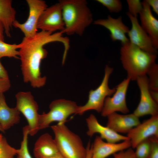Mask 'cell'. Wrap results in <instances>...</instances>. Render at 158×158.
Masks as SVG:
<instances>
[{"label":"cell","mask_w":158,"mask_h":158,"mask_svg":"<svg viewBox=\"0 0 158 158\" xmlns=\"http://www.w3.org/2000/svg\"><path fill=\"white\" fill-rule=\"evenodd\" d=\"M63 34L61 31L53 33L41 31L32 37H24L21 42L18 44L25 83H29L34 88H39L45 85L47 77L42 76L40 65L42 60L46 58L48 52L43 47L49 43L56 42L66 47L69 40L68 37L63 36Z\"/></svg>","instance_id":"cell-1"},{"label":"cell","mask_w":158,"mask_h":158,"mask_svg":"<svg viewBox=\"0 0 158 158\" xmlns=\"http://www.w3.org/2000/svg\"><path fill=\"white\" fill-rule=\"evenodd\" d=\"M64 30L68 35L76 34L82 36L86 28L93 22L92 14L86 0H60Z\"/></svg>","instance_id":"cell-2"},{"label":"cell","mask_w":158,"mask_h":158,"mask_svg":"<svg viewBox=\"0 0 158 158\" xmlns=\"http://www.w3.org/2000/svg\"><path fill=\"white\" fill-rule=\"evenodd\" d=\"M120 59L127 73V77L132 80L146 75L155 63L157 54L144 51L129 41L121 44Z\"/></svg>","instance_id":"cell-3"},{"label":"cell","mask_w":158,"mask_h":158,"mask_svg":"<svg viewBox=\"0 0 158 158\" xmlns=\"http://www.w3.org/2000/svg\"><path fill=\"white\" fill-rule=\"evenodd\" d=\"M59 152L65 158H86L87 150L80 137L71 131L64 123L51 126Z\"/></svg>","instance_id":"cell-4"},{"label":"cell","mask_w":158,"mask_h":158,"mask_svg":"<svg viewBox=\"0 0 158 158\" xmlns=\"http://www.w3.org/2000/svg\"><path fill=\"white\" fill-rule=\"evenodd\" d=\"M80 106L75 102L64 99L53 101L49 105V111L39 115V130L48 127L54 121L65 123L70 116L77 114Z\"/></svg>","instance_id":"cell-5"},{"label":"cell","mask_w":158,"mask_h":158,"mask_svg":"<svg viewBox=\"0 0 158 158\" xmlns=\"http://www.w3.org/2000/svg\"><path fill=\"white\" fill-rule=\"evenodd\" d=\"M113 70V68L106 65L104 77L101 84L95 90L89 91L87 102L84 105L80 106L77 114L81 115L85 111L91 110L101 112L106 98L114 94L116 90L115 88L111 89L108 85L109 77Z\"/></svg>","instance_id":"cell-6"},{"label":"cell","mask_w":158,"mask_h":158,"mask_svg":"<svg viewBox=\"0 0 158 158\" xmlns=\"http://www.w3.org/2000/svg\"><path fill=\"white\" fill-rule=\"evenodd\" d=\"M16 107L26 118L29 127V135L33 136L39 130L38 105L30 91H20L15 95Z\"/></svg>","instance_id":"cell-7"},{"label":"cell","mask_w":158,"mask_h":158,"mask_svg":"<svg viewBox=\"0 0 158 158\" xmlns=\"http://www.w3.org/2000/svg\"><path fill=\"white\" fill-rule=\"evenodd\" d=\"M130 80L128 77L125 79L116 86V90L113 97L108 96L106 98L101 112L102 116L107 117L116 111L124 114L129 112L126 105V95Z\"/></svg>","instance_id":"cell-8"},{"label":"cell","mask_w":158,"mask_h":158,"mask_svg":"<svg viewBox=\"0 0 158 158\" xmlns=\"http://www.w3.org/2000/svg\"><path fill=\"white\" fill-rule=\"evenodd\" d=\"M29 8V14L26 21L20 23L16 20L13 26L19 29L24 33L25 37H29L35 35L37 32V25L39 19L47 7L45 1L43 0H27Z\"/></svg>","instance_id":"cell-9"},{"label":"cell","mask_w":158,"mask_h":158,"mask_svg":"<svg viewBox=\"0 0 158 158\" xmlns=\"http://www.w3.org/2000/svg\"><path fill=\"white\" fill-rule=\"evenodd\" d=\"M64 28L62 8L59 2L47 7L43 12L37 25V29L52 33L57 30L62 31Z\"/></svg>","instance_id":"cell-10"},{"label":"cell","mask_w":158,"mask_h":158,"mask_svg":"<svg viewBox=\"0 0 158 158\" xmlns=\"http://www.w3.org/2000/svg\"><path fill=\"white\" fill-rule=\"evenodd\" d=\"M140 92V102L133 114L139 118L147 115H158V103L151 97L149 91L148 80L146 75L138 77L136 80Z\"/></svg>","instance_id":"cell-11"},{"label":"cell","mask_w":158,"mask_h":158,"mask_svg":"<svg viewBox=\"0 0 158 158\" xmlns=\"http://www.w3.org/2000/svg\"><path fill=\"white\" fill-rule=\"evenodd\" d=\"M131 147L135 148L143 141L154 136L158 138V115L149 119L133 128L128 133Z\"/></svg>","instance_id":"cell-12"},{"label":"cell","mask_w":158,"mask_h":158,"mask_svg":"<svg viewBox=\"0 0 158 158\" xmlns=\"http://www.w3.org/2000/svg\"><path fill=\"white\" fill-rule=\"evenodd\" d=\"M132 24V28L128 34L129 41L142 50L157 54V49L154 47L152 40L139 24L137 16L126 13Z\"/></svg>","instance_id":"cell-13"},{"label":"cell","mask_w":158,"mask_h":158,"mask_svg":"<svg viewBox=\"0 0 158 158\" xmlns=\"http://www.w3.org/2000/svg\"><path fill=\"white\" fill-rule=\"evenodd\" d=\"M93 24L102 26L108 30L110 32V37L112 41L119 40L121 44H123L129 41L126 35L128 33L129 29L123 23L121 16L117 18H114L109 15L107 18L94 20Z\"/></svg>","instance_id":"cell-14"},{"label":"cell","mask_w":158,"mask_h":158,"mask_svg":"<svg viewBox=\"0 0 158 158\" xmlns=\"http://www.w3.org/2000/svg\"><path fill=\"white\" fill-rule=\"evenodd\" d=\"M88 128L86 132L87 135L91 137L95 133H98L102 139H104L107 142L112 143H117L121 141L130 140L127 136H125L117 133L107 126L101 125L95 116L90 114L86 119Z\"/></svg>","instance_id":"cell-15"},{"label":"cell","mask_w":158,"mask_h":158,"mask_svg":"<svg viewBox=\"0 0 158 158\" xmlns=\"http://www.w3.org/2000/svg\"><path fill=\"white\" fill-rule=\"evenodd\" d=\"M131 147L130 140L119 143L104 142L100 136H96L91 145L92 158H106L109 156Z\"/></svg>","instance_id":"cell-16"},{"label":"cell","mask_w":158,"mask_h":158,"mask_svg":"<svg viewBox=\"0 0 158 158\" xmlns=\"http://www.w3.org/2000/svg\"><path fill=\"white\" fill-rule=\"evenodd\" d=\"M107 117V126L118 133H127L141 123L139 118L133 113L122 115L114 112Z\"/></svg>","instance_id":"cell-17"},{"label":"cell","mask_w":158,"mask_h":158,"mask_svg":"<svg viewBox=\"0 0 158 158\" xmlns=\"http://www.w3.org/2000/svg\"><path fill=\"white\" fill-rule=\"evenodd\" d=\"M143 8L139 14L140 25L151 38L154 47L158 49V20L153 16L150 7L145 0L142 2Z\"/></svg>","instance_id":"cell-18"},{"label":"cell","mask_w":158,"mask_h":158,"mask_svg":"<svg viewBox=\"0 0 158 158\" xmlns=\"http://www.w3.org/2000/svg\"><path fill=\"white\" fill-rule=\"evenodd\" d=\"M33 152L35 158H48L59 152L54 139L49 133H45L36 140Z\"/></svg>","instance_id":"cell-19"},{"label":"cell","mask_w":158,"mask_h":158,"mask_svg":"<svg viewBox=\"0 0 158 158\" xmlns=\"http://www.w3.org/2000/svg\"><path fill=\"white\" fill-rule=\"evenodd\" d=\"M20 113L16 107H9L6 102L4 93L0 94V124L4 130L20 122Z\"/></svg>","instance_id":"cell-20"},{"label":"cell","mask_w":158,"mask_h":158,"mask_svg":"<svg viewBox=\"0 0 158 158\" xmlns=\"http://www.w3.org/2000/svg\"><path fill=\"white\" fill-rule=\"evenodd\" d=\"M11 0H0V22L7 36L11 37V29L16 20V11L12 6Z\"/></svg>","instance_id":"cell-21"},{"label":"cell","mask_w":158,"mask_h":158,"mask_svg":"<svg viewBox=\"0 0 158 158\" xmlns=\"http://www.w3.org/2000/svg\"><path fill=\"white\" fill-rule=\"evenodd\" d=\"M28 133L29 127L27 125L23 128V139L21 142L20 147L18 149L17 158H32L28 149Z\"/></svg>","instance_id":"cell-22"},{"label":"cell","mask_w":158,"mask_h":158,"mask_svg":"<svg viewBox=\"0 0 158 158\" xmlns=\"http://www.w3.org/2000/svg\"><path fill=\"white\" fill-rule=\"evenodd\" d=\"M17 49L18 44H8L0 40V59L5 56L19 59L17 56L19 55V52Z\"/></svg>","instance_id":"cell-23"},{"label":"cell","mask_w":158,"mask_h":158,"mask_svg":"<svg viewBox=\"0 0 158 158\" xmlns=\"http://www.w3.org/2000/svg\"><path fill=\"white\" fill-rule=\"evenodd\" d=\"M151 142L150 138L140 142L136 146L134 152L136 158H149L150 157L151 151Z\"/></svg>","instance_id":"cell-24"},{"label":"cell","mask_w":158,"mask_h":158,"mask_svg":"<svg viewBox=\"0 0 158 158\" xmlns=\"http://www.w3.org/2000/svg\"><path fill=\"white\" fill-rule=\"evenodd\" d=\"M18 152V149L10 146L3 136L0 140V158H14Z\"/></svg>","instance_id":"cell-25"},{"label":"cell","mask_w":158,"mask_h":158,"mask_svg":"<svg viewBox=\"0 0 158 158\" xmlns=\"http://www.w3.org/2000/svg\"><path fill=\"white\" fill-rule=\"evenodd\" d=\"M146 74L149 76V87L150 90L158 91V65L156 63L153 65Z\"/></svg>","instance_id":"cell-26"},{"label":"cell","mask_w":158,"mask_h":158,"mask_svg":"<svg viewBox=\"0 0 158 158\" xmlns=\"http://www.w3.org/2000/svg\"><path fill=\"white\" fill-rule=\"evenodd\" d=\"M106 7L110 13H118L122 9V4L119 0H97Z\"/></svg>","instance_id":"cell-27"},{"label":"cell","mask_w":158,"mask_h":158,"mask_svg":"<svg viewBox=\"0 0 158 158\" xmlns=\"http://www.w3.org/2000/svg\"><path fill=\"white\" fill-rule=\"evenodd\" d=\"M128 12L133 16H137L141 12L143 8L142 2L139 0H127Z\"/></svg>","instance_id":"cell-28"},{"label":"cell","mask_w":158,"mask_h":158,"mask_svg":"<svg viewBox=\"0 0 158 158\" xmlns=\"http://www.w3.org/2000/svg\"><path fill=\"white\" fill-rule=\"evenodd\" d=\"M113 158H134V151L129 148L126 151H122L113 154Z\"/></svg>","instance_id":"cell-29"},{"label":"cell","mask_w":158,"mask_h":158,"mask_svg":"<svg viewBox=\"0 0 158 158\" xmlns=\"http://www.w3.org/2000/svg\"><path fill=\"white\" fill-rule=\"evenodd\" d=\"M149 138L151 145L150 158H158V138L154 136Z\"/></svg>","instance_id":"cell-30"},{"label":"cell","mask_w":158,"mask_h":158,"mask_svg":"<svg viewBox=\"0 0 158 158\" xmlns=\"http://www.w3.org/2000/svg\"><path fill=\"white\" fill-rule=\"evenodd\" d=\"M11 84L9 79L0 78V94L4 93L10 88Z\"/></svg>","instance_id":"cell-31"},{"label":"cell","mask_w":158,"mask_h":158,"mask_svg":"<svg viewBox=\"0 0 158 158\" xmlns=\"http://www.w3.org/2000/svg\"><path fill=\"white\" fill-rule=\"evenodd\" d=\"M150 7H151L153 11L158 15V0H145Z\"/></svg>","instance_id":"cell-32"},{"label":"cell","mask_w":158,"mask_h":158,"mask_svg":"<svg viewBox=\"0 0 158 158\" xmlns=\"http://www.w3.org/2000/svg\"><path fill=\"white\" fill-rule=\"evenodd\" d=\"M0 78L8 79L9 76L7 71L2 64L0 60Z\"/></svg>","instance_id":"cell-33"},{"label":"cell","mask_w":158,"mask_h":158,"mask_svg":"<svg viewBox=\"0 0 158 158\" xmlns=\"http://www.w3.org/2000/svg\"><path fill=\"white\" fill-rule=\"evenodd\" d=\"M150 95L153 99L157 103H158V91L149 90Z\"/></svg>","instance_id":"cell-34"},{"label":"cell","mask_w":158,"mask_h":158,"mask_svg":"<svg viewBox=\"0 0 158 158\" xmlns=\"http://www.w3.org/2000/svg\"><path fill=\"white\" fill-rule=\"evenodd\" d=\"M86 148L87 150V154L86 158H92V147L90 141L88 142Z\"/></svg>","instance_id":"cell-35"},{"label":"cell","mask_w":158,"mask_h":158,"mask_svg":"<svg viewBox=\"0 0 158 158\" xmlns=\"http://www.w3.org/2000/svg\"><path fill=\"white\" fill-rule=\"evenodd\" d=\"M4 27L2 24L0 22V40L4 42Z\"/></svg>","instance_id":"cell-36"},{"label":"cell","mask_w":158,"mask_h":158,"mask_svg":"<svg viewBox=\"0 0 158 158\" xmlns=\"http://www.w3.org/2000/svg\"><path fill=\"white\" fill-rule=\"evenodd\" d=\"M48 158H65L59 152L55 155Z\"/></svg>","instance_id":"cell-37"},{"label":"cell","mask_w":158,"mask_h":158,"mask_svg":"<svg viewBox=\"0 0 158 158\" xmlns=\"http://www.w3.org/2000/svg\"><path fill=\"white\" fill-rule=\"evenodd\" d=\"M0 131H1L3 133H5V131L4 130L2 127L1 126L0 124Z\"/></svg>","instance_id":"cell-38"},{"label":"cell","mask_w":158,"mask_h":158,"mask_svg":"<svg viewBox=\"0 0 158 158\" xmlns=\"http://www.w3.org/2000/svg\"><path fill=\"white\" fill-rule=\"evenodd\" d=\"M3 136L2 134L0 133V140L3 137Z\"/></svg>","instance_id":"cell-39"},{"label":"cell","mask_w":158,"mask_h":158,"mask_svg":"<svg viewBox=\"0 0 158 158\" xmlns=\"http://www.w3.org/2000/svg\"><path fill=\"white\" fill-rule=\"evenodd\" d=\"M134 158H135V157Z\"/></svg>","instance_id":"cell-40"}]
</instances>
